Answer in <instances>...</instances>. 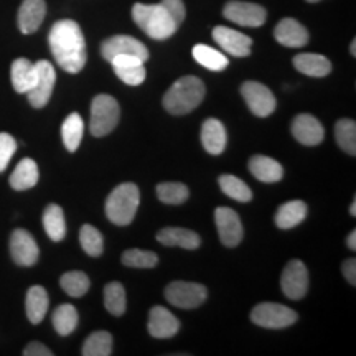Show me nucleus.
<instances>
[{"mask_svg": "<svg viewBox=\"0 0 356 356\" xmlns=\"http://www.w3.org/2000/svg\"><path fill=\"white\" fill-rule=\"evenodd\" d=\"M163 7L167 8V12L170 13V17L175 20V24L180 26L181 22L185 20V3L184 0H162Z\"/></svg>", "mask_w": 356, "mask_h": 356, "instance_id": "42", "label": "nucleus"}, {"mask_svg": "<svg viewBox=\"0 0 356 356\" xmlns=\"http://www.w3.org/2000/svg\"><path fill=\"white\" fill-rule=\"evenodd\" d=\"M193 58L200 65L211 71H222L228 68L229 60L222 55L221 51L215 50V48L208 47V44H195L193 47Z\"/></svg>", "mask_w": 356, "mask_h": 356, "instance_id": "32", "label": "nucleus"}, {"mask_svg": "<svg viewBox=\"0 0 356 356\" xmlns=\"http://www.w3.org/2000/svg\"><path fill=\"white\" fill-rule=\"evenodd\" d=\"M25 356H51L53 351L48 350L43 343H38V341H33V343L26 345L24 350Z\"/></svg>", "mask_w": 356, "mask_h": 356, "instance_id": "43", "label": "nucleus"}, {"mask_svg": "<svg viewBox=\"0 0 356 356\" xmlns=\"http://www.w3.org/2000/svg\"><path fill=\"white\" fill-rule=\"evenodd\" d=\"M35 71H37L35 84L26 95H29L30 104H32L35 109H42L48 104V101H50L53 88H55L56 83V73L53 65L47 60L37 61V63H35Z\"/></svg>", "mask_w": 356, "mask_h": 356, "instance_id": "8", "label": "nucleus"}, {"mask_svg": "<svg viewBox=\"0 0 356 356\" xmlns=\"http://www.w3.org/2000/svg\"><path fill=\"white\" fill-rule=\"evenodd\" d=\"M104 305L109 314L115 315V317H121L124 312H126L127 299L122 284L109 282L104 287Z\"/></svg>", "mask_w": 356, "mask_h": 356, "instance_id": "34", "label": "nucleus"}, {"mask_svg": "<svg viewBox=\"0 0 356 356\" xmlns=\"http://www.w3.org/2000/svg\"><path fill=\"white\" fill-rule=\"evenodd\" d=\"M43 226L51 241H63L66 236V221L65 213L61 210L60 204H48L47 210L43 213Z\"/></svg>", "mask_w": 356, "mask_h": 356, "instance_id": "29", "label": "nucleus"}, {"mask_svg": "<svg viewBox=\"0 0 356 356\" xmlns=\"http://www.w3.org/2000/svg\"><path fill=\"white\" fill-rule=\"evenodd\" d=\"M121 118V108L113 96L99 95L92 99L89 131L95 137H104L113 132Z\"/></svg>", "mask_w": 356, "mask_h": 356, "instance_id": "5", "label": "nucleus"}, {"mask_svg": "<svg viewBox=\"0 0 356 356\" xmlns=\"http://www.w3.org/2000/svg\"><path fill=\"white\" fill-rule=\"evenodd\" d=\"M83 132H84V122L81 115L78 113L70 114L65 119L63 127H61V137H63V144L70 152H76L79 144L83 140Z\"/></svg>", "mask_w": 356, "mask_h": 356, "instance_id": "30", "label": "nucleus"}, {"mask_svg": "<svg viewBox=\"0 0 356 356\" xmlns=\"http://www.w3.org/2000/svg\"><path fill=\"white\" fill-rule=\"evenodd\" d=\"M38 177L37 162L32 159H24L10 175V186L17 191L30 190L38 184Z\"/></svg>", "mask_w": 356, "mask_h": 356, "instance_id": "27", "label": "nucleus"}, {"mask_svg": "<svg viewBox=\"0 0 356 356\" xmlns=\"http://www.w3.org/2000/svg\"><path fill=\"white\" fill-rule=\"evenodd\" d=\"M47 15L44 0H24L19 10V29L22 33H35Z\"/></svg>", "mask_w": 356, "mask_h": 356, "instance_id": "20", "label": "nucleus"}, {"mask_svg": "<svg viewBox=\"0 0 356 356\" xmlns=\"http://www.w3.org/2000/svg\"><path fill=\"white\" fill-rule=\"evenodd\" d=\"M132 17L134 22L154 40L170 38L178 30L175 20L172 19L162 3H155V6L136 3L132 7Z\"/></svg>", "mask_w": 356, "mask_h": 356, "instance_id": "3", "label": "nucleus"}, {"mask_svg": "<svg viewBox=\"0 0 356 356\" xmlns=\"http://www.w3.org/2000/svg\"><path fill=\"white\" fill-rule=\"evenodd\" d=\"M157 241L165 246H178L184 249H198L202 244L200 236L185 228H163L157 233Z\"/></svg>", "mask_w": 356, "mask_h": 356, "instance_id": "23", "label": "nucleus"}, {"mask_svg": "<svg viewBox=\"0 0 356 356\" xmlns=\"http://www.w3.org/2000/svg\"><path fill=\"white\" fill-rule=\"evenodd\" d=\"M251 320L262 328L279 330V328L291 327L292 323H296L297 314L286 305L266 302V304H259L252 309Z\"/></svg>", "mask_w": 356, "mask_h": 356, "instance_id": "6", "label": "nucleus"}, {"mask_svg": "<svg viewBox=\"0 0 356 356\" xmlns=\"http://www.w3.org/2000/svg\"><path fill=\"white\" fill-rule=\"evenodd\" d=\"M307 2H318V0H307Z\"/></svg>", "mask_w": 356, "mask_h": 356, "instance_id": "48", "label": "nucleus"}, {"mask_svg": "<svg viewBox=\"0 0 356 356\" xmlns=\"http://www.w3.org/2000/svg\"><path fill=\"white\" fill-rule=\"evenodd\" d=\"M274 37L287 48H302L309 43V32L296 19L280 20L274 30Z\"/></svg>", "mask_w": 356, "mask_h": 356, "instance_id": "19", "label": "nucleus"}, {"mask_svg": "<svg viewBox=\"0 0 356 356\" xmlns=\"http://www.w3.org/2000/svg\"><path fill=\"white\" fill-rule=\"evenodd\" d=\"M190 191L184 184H177V181H167V184H160L157 186V197L160 202L167 204H181L188 200Z\"/></svg>", "mask_w": 356, "mask_h": 356, "instance_id": "39", "label": "nucleus"}, {"mask_svg": "<svg viewBox=\"0 0 356 356\" xmlns=\"http://www.w3.org/2000/svg\"><path fill=\"white\" fill-rule=\"evenodd\" d=\"M113 353V337L108 332H95L83 345L84 356H109Z\"/></svg>", "mask_w": 356, "mask_h": 356, "instance_id": "33", "label": "nucleus"}, {"mask_svg": "<svg viewBox=\"0 0 356 356\" xmlns=\"http://www.w3.org/2000/svg\"><path fill=\"white\" fill-rule=\"evenodd\" d=\"M207 95V88L197 76H184L175 81L163 96V108L173 115H184L197 109Z\"/></svg>", "mask_w": 356, "mask_h": 356, "instance_id": "2", "label": "nucleus"}, {"mask_svg": "<svg viewBox=\"0 0 356 356\" xmlns=\"http://www.w3.org/2000/svg\"><path fill=\"white\" fill-rule=\"evenodd\" d=\"M292 136L302 145H318L323 140L325 131L317 118L310 114H299L292 122Z\"/></svg>", "mask_w": 356, "mask_h": 356, "instance_id": "17", "label": "nucleus"}, {"mask_svg": "<svg viewBox=\"0 0 356 356\" xmlns=\"http://www.w3.org/2000/svg\"><path fill=\"white\" fill-rule=\"evenodd\" d=\"M249 170L257 180L264 184H275L284 177V168L277 160L266 157V155H254L249 160Z\"/></svg>", "mask_w": 356, "mask_h": 356, "instance_id": "24", "label": "nucleus"}, {"mask_svg": "<svg viewBox=\"0 0 356 356\" xmlns=\"http://www.w3.org/2000/svg\"><path fill=\"white\" fill-rule=\"evenodd\" d=\"M228 136L226 129L218 119H207L202 127V144L208 154L220 155L225 152Z\"/></svg>", "mask_w": 356, "mask_h": 356, "instance_id": "21", "label": "nucleus"}, {"mask_svg": "<svg viewBox=\"0 0 356 356\" xmlns=\"http://www.w3.org/2000/svg\"><path fill=\"white\" fill-rule=\"evenodd\" d=\"M215 221L221 243L226 248H236L241 243L244 231L238 213L226 207L216 208Z\"/></svg>", "mask_w": 356, "mask_h": 356, "instance_id": "14", "label": "nucleus"}, {"mask_svg": "<svg viewBox=\"0 0 356 356\" xmlns=\"http://www.w3.org/2000/svg\"><path fill=\"white\" fill-rule=\"evenodd\" d=\"M12 84L13 89L20 95H26L30 89L33 88L35 78H37V71H35V63H32L26 58H17L12 63Z\"/></svg>", "mask_w": 356, "mask_h": 356, "instance_id": "25", "label": "nucleus"}, {"mask_svg": "<svg viewBox=\"0 0 356 356\" xmlns=\"http://www.w3.org/2000/svg\"><path fill=\"white\" fill-rule=\"evenodd\" d=\"M241 95L248 108L257 118H267L274 113L275 97L269 88L257 81H246L241 86Z\"/></svg>", "mask_w": 356, "mask_h": 356, "instance_id": "9", "label": "nucleus"}, {"mask_svg": "<svg viewBox=\"0 0 356 356\" xmlns=\"http://www.w3.org/2000/svg\"><path fill=\"white\" fill-rule=\"evenodd\" d=\"M60 286L63 287V291L71 297H83L84 293L89 291V277L84 273H79V270H71V273H66L61 275Z\"/></svg>", "mask_w": 356, "mask_h": 356, "instance_id": "37", "label": "nucleus"}, {"mask_svg": "<svg viewBox=\"0 0 356 356\" xmlns=\"http://www.w3.org/2000/svg\"><path fill=\"white\" fill-rule=\"evenodd\" d=\"M48 305H50V299H48V293L42 286H33L29 289L25 299V310L30 323H42L48 312Z\"/></svg>", "mask_w": 356, "mask_h": 356, "instance_id": "26", "label": "nucleus"}, {"mask_svg": "<svg viewBox=\"0 0 356 356\" xmlns=\"http://www.w3.org/2000/svg\"><path fill=\"white\" fill-rule=\"evenodd\" d=\"M159 256L152 251L144 249H129L122 254V264L127 267H137V269H152L157 266Z\"/></svg>", "mask_w": 356, "mask_h": 356, "instance_id": "40", "label": "nucleus"}, {"mask_svg": "<svg viewBox=\"0 0 356 356\" xmlns=\"http://www.w3.org/2000/svg\"><path fill=\"white\" fill-rule=\"evenodd\" d=\"M280 289L289 299H304L307 289H309V273H307L304 262L299 259L289 262L284 269L282 277H280Z\"/></svg>", "mask_w": 356, "mask_h": 356, "instance_id": "10", "label": "nucleus"}, {"mask_svg": "<svg viewBox=\"0 0 356 356\" xmlns=\"http://www.w3.org/2000/svg\"><path fill=\"white\" fill-rule=\"evenodd\" d=\"M213 38L231 56L244 58L251 55L252 38L241 32H236V30H231L228 26H216L213 30Z\"/></svg>", "mask_w": 356, "mask_h": 356, "instance_id": "15", "label": "nucleus"}, {"mask_svg": "<svg viewBox=\"0 0 356 356\" xmlns=\"http://www.w3.org/2000/svg\"><path fill=\"white\" fill-rule=\"evenodd\" d=\"M140 203V191L136 184H122L111 191L106 202V215L114 225L127 226L136 216Z\"/></svg>", "mask_w": 356, "mask_h": 356, "instance_id": "4", "label": "nucleus"}, {"mask_svg": "<svg viewBox=\"0 0 356 356\" xmlns=\"http://www.w3.org/2000/svg\"><path fill=\"white\" fill-rule=\"evenodd\" d=\"M346 246H348L351 251H355L356 249V231H351L348 239H346Z\"/></svg>", "mask_w": 356, "mask_h": 356, "instance_id": "45", "label": "nucleus"}, {"mask_svg": "<svg viewBox=\"0 0 356 356\" xmlns=\"http://www.w3.org/2000/svg\"><path fill=\"white\" fill-rule=\"evenodd\" d=\"M293 66L297 71L312 78L328 76L332 71V63L327 56L317 53H300L293 58Z\"/></svg>", "mask_w": 356, "mask_h": 356, "instance_id": "22", "label": "nucleus"}, {"mask_svg": "<svg viewBox=\"0 0 356 356\" xmlns=\"http://www.w3.org/2000/svg\"><path fill=\"white\" fill-rule=\"evenodd\" d=\"M180 330V322L165 307H154L149 314V333L155 338H172Z\"/></svg>", "mask_w": 356, "mask_h": 356, "instance_id": "18", "label": "nucleus"}, {"mask_svg": "<svg viewBox=\"0 0 356 356\" xmlns=\"http://www.w3.org/2000/svg\"><path fill=\"white\" fill-rule=\"evenodd\" d=\"M350 50H351V55L356 56V40H353V42H351V48H350Z\"/></svg>", "mask_w": 356, "mask_h": 356, "instance_id": "47", "label": "nucleus"}, {"mask_svg": "<svg viewBox=\"0 0 356 356\" xmlns=\"http://www.w3.org/2000/svg\"><path fill=\"white\" fill-rule=\"evenodd\" d=\"M222 13L226 19L241 26H261L267 19L264 7L251 2H238V0L226 3Z\"/></svg>", "mask_w": 356, "mask_h": 356, "instance_id": "12", "label": "nucleus"}, {"mask_svg": "<svg viewBox=\"0 0 356 356\" xmlns=\"http://www.w3.org/2000/svg\"><path fill=\"white\" fill-rule=\"evenodd\" d=\"M220 186L225 191V195H228L229 198L236 200V202H251L252 200V191L249 186L244 184L241 178L234 175H221L220 177Z\"/></svg>", "mask_w": 356, "mask_h": 356, "instance_id": "35", "label": "nucleus"}, {"mask_svg": "<svg viewBox=\"0 0 356 356\" xmlns=\"http://www.w3.org/2000/svg\"><path fill=\"white\" fill-rule=\"evenodd\" d=\"M17 152V140L10 134H0V172H3L10 163L13 154Z\"/></svg>", "mask_w": 356, "mask_h": 356, "instance_id": "41", "label": "nucleus"}, {"mask_svg": "<svg viewBox=\"0 0 356 356\" xmlns=\"http://www.w3.org/2000/svg\"><path fill=\"white\" fill-rule=\"evenodd\" d=\"M307 216V204L300 200L284 203L275 213V225L280 229H291L293 226L300 225Z\"/></svg>", "mask_w": 356, "mask_h": 356, "instance_id": "28", "label": "nucleus"}, {"mask_svg": "<svg viewBox=\"0 0 356 356\" xmlns=\"http://www.w3.org/2000/svg\"><path fill=\"white\" fill-rule=\"evenodd\" d=\"M78 320V310L70 304H63L58 307V309L53 312L51 317L53 327H55L58 335L61 337H68L70 333L76 330Z\"/></svg>", "mask_w": 356, "mask_h": 356, "instance_id": "31", "label": "nucleus"}, {"mask_svg": "<svg viewBox=\"0 0 356 356\" xmlns=\"http://www.w3.org/2000/svg\"><path fill=\"white\" fill-rule=\"evenodd\" d=\"M207 287L202 284L185 282V280H175L165 289L167 300L178 309H197L207 300Z\"/></svg>", "mask_w": 356, "mask_h": 356, "instance_id": "7", "label": "nucleus"}, {"mask_svg": "<svg viewBox=\"0 0 356 356\" xmlns=\"http://www.w3.org/2000/svg\"><path fill=\"white\" fill-rule=\"evenodd\" d=\"M50 50L56 63L66 73L76 74L84 68L88 60L86 42L81 26L74 20H60L51 26L48 35Z\"/></svg>", "mask_w": 356, "mask_h": 356, "instance_id": "1", "label": "nucleus"}, {"mask_svg": "<svg viewBox=\"0 0 356 356\" xmlns=\"http://www.w3.org/2000/svg\"><path fill=\"white\" fill-rule=\"evenodd\" d=\"M113 65L118 78L129 86H139L145 81L147 71L144 68V60L134 55H118L109 61Z\"/></svg>", "mask_w": 356, "mask_h": 356, "instance_id": "16", "label": "nucleus"}, {"mask_svg": "<svg viewBox=\"0 0 356 356\" xmlns=\"http://www.w3.org/2000/svg\"><path fill=\"white\" fill-rule=\"evenodd\" d=\"M350 215H351V216H356V200H353V203H351V207H350Z\"/></svg>", "mask_w": 356, "mask_h": 356, "instance_id": "46", "label": "nucleus"}, {"mask_svg": "<svg viewBox=\"0 0 356 356\" xmlns=\"http://www.w3.org/2000/svg\"><path fill=\"white\" fill-rule=\"evenodd\" d=\"M341 270H343V275L345 279L348 280L351 286H356V261L351 257V259H346L343 262V267H341Z\"/></svg>", "mask_w": 356, "mask_h": 356, "instance_id": "44", "label": "nucleus"}, {"mask_svg": "<svg viewBox=\"0 0 356 356\" xmlns=\"http://www.w3.org/2000/svg\"><path fill=\"white\" fill-rule=\"evenodd\" d=\"M101 55L108 61L118 55H134L144 61L149 60V50L145 44L129 35H115V37L104 40L101 44Z\"/></svg>", "mask_w": 356, "mask_h": 356, "instance_id": "11", "label": "nucleus"}, {"mask_svg": "<svg viewBox=\"0 0 356 356\" xmlns=\"http://www.w3.org/2000/svg\"><path fill=\"white\" fill-rule=\"evenodd\" d=\"M79 243H81L83 251L91 257H99L102 254L104 241H102V234L95 228V226H83L81 231H79Z\"/></svg>", "mask_w": 356, "mask_h": 356, "instance_id": "38", "label": "nucleus"}, {"mask_svg": "<svg viewBox=\"0 0 356 356\" xmlns=\"http://www.w3.org/2000/svg\"><path fill=\"white\" fill-rule=\"evenodd\" d=\"M335 137L338 145L350 154L351 157L356 155V124L351 119H340L335 124Z\"/></svg>", "mask_w": 356, "mask_h": 356, "instance_id": "36", "label": "nucleus"}, {"mask_svg": "<svg viewBox=\"0 0 356 356\" xmlns=\"http://www.w3.org/2000/svg\"><path fill=\"white\" fill-rule=\"evenodd\" d=\"M10 254L15 264L30 267L37 264L40 249L33 236L25 229H15L10 236Z\"/></svg>", "mask_w": 356, "mask_h": 356, "instance_id": "13", "label": "nucleus"}]
</instances>
